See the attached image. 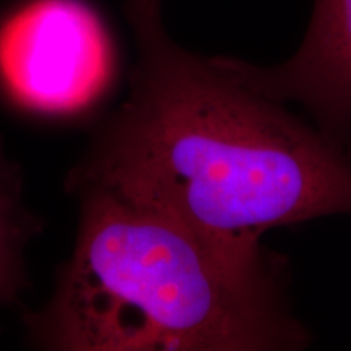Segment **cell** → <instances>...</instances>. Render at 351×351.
I'll use <instances>...</instances> for the list:
<instances>
[{
  "label": "cell",
  "instance_id": "obj_4",
  "mask_svg": "<svg viewBox=\"0 0 351 351\" xmlns=\"http://www.w3.org/2000/svg\"><path fill=\"white\" fill-rule=\"evenodd\" d=\"M232 62L254 90L302 104L324 134L351 150V0H314L300 49L283 64Z\"/></svg>",
  "mask_w": 351,
  "mask_h": 351
},
{
  "label": "cell",
  "instance_id": "obj_1",
  "mask_svg": "<svg viewBox=\"0 0 351 351\" xmlns=\"http://www.w3.org/2000/svg\"><path fill=\"white\" fill-rule=\"evenodd\" d=\"M122 8L137 51L129 91L67 174V192L106 189L247 271L274 270L267 231L351 215V150L247 85L232 57L173 41L161 0Z\"/></svg>",
  "mask_w": 351,
  "mask_h": 351
},
{
  "label": "cell",
  "instance_id": "obj_2",
  "mask_svg": "<svg viewBox=\"0 0 351 351\" xmlns=\"http://www.w3.org/2000/svg\"><path fill=\"white\" fill-rule=\"evenodd\" d=\"M80 197L72 257L49 302L26 315L39 348L59 351L293 350L274 270L247 271L174 219L106 189Z\"/></svg>",
  "mask_w": 351,
  "mask_h": 351
},
{
  "label": "cell",
  "instance_id": "obj_3",
  "mask_svg": "<svg viewBox=\"0 0 351 351\" xmlns=\"http://www.w3.org/2000/svg\"><path fill=\"white\" fill-rule=\"evenodd\" d=\"M114 67L106 26L82 0H32L0 28V83L28 111H85L106 93Z\"/></svg>",
  "mask_w": 351,
  "mask_h": 351
},
{
  "label": "cell",
  "instance_id": "obj_5",
  "mask_svg": "<svg viewBox=\"0 0 351 351\" xmlns=\"http://www.w3.org/2000/svg\"><path fill=\"white\" fill-rule=\"evenodd\" d=\"M41 231V219L25 204L21 166L0 140V309L19 304L28 288L26 247Z\"/></svg>",
  "mask_w": 351,
  "mask_h": 351
}]
</instances>
